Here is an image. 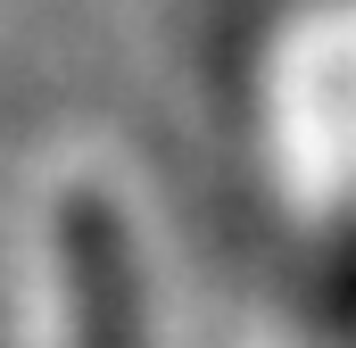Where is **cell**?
Listing matches in <instances>:
<instances>
[{
  "label": "cell",
  "mask_w": 356,
  "mask_h": 348,
  "mask_svg": "<svg viewBox=\"0 0 356 348\" xmlns=\"http://www.w3.org/2000/svg\"><path fill=\"white\" fill-rule=\"evenodd\" d=\"M58 258H67V307H75V348H141V290H133V241L124 224L75 199L58 216Z\"/></svg>",
  "instance_id": "6da1fadb"
}]
</instances>
